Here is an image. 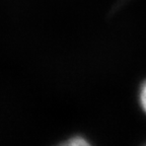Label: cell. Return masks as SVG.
Returning <instances> with one entry per match:
<instances>
[{
	"label": "cell",
	"mask_w": 146,
	"mask_h": 146,
	"mask_svg": "<svg viewBox=\"0 0 146 146\" xmlns=\"http://www.w3.org/2000/svg\"><path fill=\"white\" fill-rule=\"evenodd\" d=\"M65 145H70V146H78V145H88V141L82 138V137H73V138H70L67 142H64Z\"/></svg>",
	"instance_id": "1"
},
{
	"label": "cell",
	"mask_w": 146,
	"mask_h": 146,
	"mask_svg": "<svg viewBox=\"0 0 146 146\" xmlns=\"http://www.w3.org/2000/svg\"><path fill=\"white\" fill-rule=\"evenodd\" d=\"M140 100H141V105L143 107L144 111L146 112V83L143 85L141 89V94H140Z\"/></svg>",
	"instance_id": "2"
}]
</instances>
